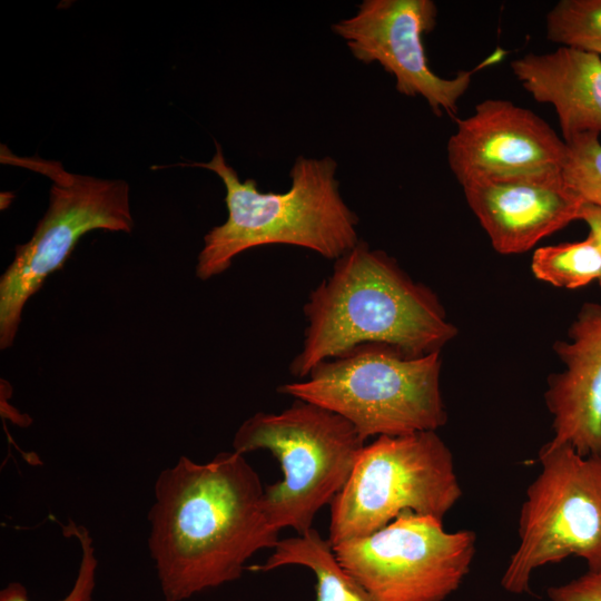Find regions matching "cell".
I'll return each mask as SVG.
<instances>
[{
	"instance_id": "5",
	"label": "cell",
	"mask_w": 601,
	"mask_h": 601,
	"mask_svg": "<svg viewBox=\"0 0 601 601\" xmlns=\"http://www.w3.org/2000/svg\"><path fill=\"white\" fill-rule=\"evenodd\" d=\"M364 445L347 420L302 400L280 413L252 415L233 440L239 454L266 450L276 457L283 477L264 490V509L275 529L297 534L343 489Z\"/></svg>"
},
{
	"instance_id": "14",
	"label": "cell",
	"mask_w": 601,
	"mask_h": 601,
	"mask_svg": "<svg viewBox=\"0 0 601 601\" xmlns=\"http://www.w3.org/2000/svg\"><path fill=\"white\" fill-rule=\"evenodd\" d=\"M511 69L532 98L554 107L564 142L601 134V56L561 46L524 55Z\"/></svg>"
},
{
	"instance_id": "9",
	"label": "cell",
	"mask_w": 601,
	"mask_h": 601,
	"mask_svg": "<svg viewBox=\"0 0 601 601\" xmlns=\"http://www.w3.org/2000/svg\"><path fill=\"white\" fill-rule=\"evenodd\" d=\"M476 535L405 511L380 530L333 545L341 565L375 601H445L469 574Z\"/></svg>"
},
{
	"instance_id": "1",
	"label": "cell",
	"mask_w": 601,
	"mask_h": 601,
	"mask_svg": "<svg viewBox=\"0 0 601 601\" xmlns=\"http://www.w3.org/2000/svg\"><path fill=\"white\" fill-rule=\"evenodd\" d=\"M264 490L235 451L206 463L180 456L159 473L147 544L166 601L238 580L256 552L275 548L279 531L266 515Z\"/></svg>"
},
{
	"instance_id": "20",
	"label": "cell",
	"mask_w": 601,
	"mask_h": 601,
	"mask_svg": "<svg viewBox=\"0 0 601 601\" xmlns=\"http://www.w3.org/2000/svg\"><path fill=\"white\" fill-rule=\"evenodd\" d=\"M550 601H601V571L587 573L548 590Z\"/></svg>"
},
{
	"instance_id": "18",
	"label": "cell",
	"mask_w": 601,
	"mask_h": 601,
	"mask_svg": "<svg viewBox=\"0 0 601 601\" xmlns=\"http://www.w3.org/2000/svg\"><path fill=\"white\" fill-rule=\"evenodd\" d=\"M566 144L562 177L584 204L601 209V142L599 135H583Z\"/></svg>"
},
{
	"instance_id": "13",
	"label": "cell",
	"mask_w": 601,
	"mask_h": 601,
	"mask_svg": "<svg viewBox=\"0 0 601 601\" xmlns=\"http://www.w3.org/2000/svg\"><path fill=\"white\" fill-rule=\"evenodd\" d=\"M553 351L564 365L546 380L544 401L552 415L551 447L579 455L601 453V305L584 303Z\"/></svg>"
},
{
	"instance_id": "4",
	"label": "cell",
	"mask_w": 601,
	"mask_h": 601,
	"mask_svg": "<svg viewBox=\"0 0 601 601\" xmlns=\"http://www.w3.org/2000/svg\"><path fill=\"white\" fill-rule=\"evenodd\" d=\"M441 368V352L411 357L368 343L318 363L305 378L277 391L341 415L366 441L444 426Z\"/></svg>"
},
{
	"instance_id": "6",
	"label": "cell",
	"mask_w": 601,
	"mask_h": 601,
	"mask_svg": "<svg viewBox=\"0 0 601 601\" xmlns=\"http://www.w3.org/2000/svg\"><path fill=\"white\" fill-rule=\"evenodd\" d=\"M461 496L453 454L436 431L378 436L329 503L328 541L371 534L405 511L443 520Z\"/></svg>"
},
{
	"instance_id": "2",
	"label": "cell",
	"mask_w": 601,
	"mask_h": 601,
	"mask_svg": "<svg viewBox=\"0 0 601 601\" xmlns=\"http://www.w3.org/2000/svg\"><path fill=\"white\" fill-rule=\"evenodd\" d=\"M303 311V347L289 364L299 380L362 344L418 357L442 352L457 335L436 294L364 240L334 260L332 274L309 293Z\"/></svg>"
},
{
	"instance_id": "7",
	"label": "cell",
	"mask_w": 601,
	"mask_h": 601,
	"mask_svg": "<svg viewBox=\"0 0 601 601\" xmlns=\"http://www.w3.org/2000/svg\"><path fill=\"white\" fill-rule=\"evenodd\" d=\"M1 161L43 174L52 180L49 206L31 238L16 247L0 278V347L16 338L28 299L67 260L79 239L96 229L131 233L129 184L72 174L58 161L1 152Z\"/></svg>"
},
{
	"instance_id": "16",
	"label": "cell",
	"mask_w": 601,
	"mask_h": 601,
	"mask_svg": "<svg viewBox=\"0 0 601 601\" xmlns=\"http://www.w3.org/2000/svg\"><path fill=\"white\" fill-rule=\"evenodd\" d=\"M531 270L536 279L577 289L601 278V246L589 235L579 242L542 246L534 250Z\"/></svg>"
},
{
	"instance_id": "3",
	"label": "cell",
	"mask_w": 601,
	"mask_h": 601,
	"mask_svg": "<svg viewBox=\"0 0 601 601\" xmlns=\"http://www.w3.org/2000/svg\"><path fill=\"white\" fill-rule=\"evenodd\" d=\"M215 146L208 162L180 165L214 171L226 189L228 216L204 237L196 265L199 279L223 274L250 248L290 245L336 260L359 242L358 217L341 196L337 162L332 157L298 156L289 171V189L263 193L255 179L240 180L216 140Z\"/></svg>"
},
{
	"instance_id": "8",
	"label": "cell",
	"mask_w": 601,
	"mask_h": 601,
	"mask_svg": "<svg viewBox=\"0 0 601 601\" xmlns=\"http://www.w3.org/2000/svg\"><path fill=\"white\" fill-rule=\"evenodd\" d=\"M541 471L526 490L519 519V545L501 585L529 592L533 572L568 556L601 571V453L579 455L571 446L543 445Z\"/></svg>"
},
{
	"instance_id": "21",
	"label": "cell",
	"mask_w": 601,
	"mask_h": 601,
	"mask_svg": "<svg viewBox=\"0 0 601 601\" xmlns=\"http://www.w3.org/2000/svg\"><path fill=\"white\" fill-rule=\"evenodd\" d=\"M579 220H583L588 225L589 233L598 239L601 246V209L595 206L584 204L581 209ZM599 285L601 288V278L599 279Z\"/></svg>"
},
{
	"instance_id": "10",
	"label": "cell",
	"mask_w": 601,
	"mask_h": 601,
	"mask_svg": "<svg viewBox=\"0 0 601 601\" xmlns=\"http://www.w3.org/2000/svg\"><path fill=\"white\" fill-rule=\"evenodd\" d=\"M436 17L431 0H364L353 17L333 23L332 31L346 41L356 60L377 62L393 75L400 93L421 96L436 116L453 115L479 67L453 78L430 68L423 36L434 29Z\"/></svg>"
},
{
	"instance_id": "19",
	"label": "cell",
	"mask_w": 601,
	"mask_h": 601,
	"mask_svg": "<svg viewBox=\"0 0 601 601\" xmlns=\"http://www.w3.org/2000/svg\"><path fill=\"white\" fill-rule=\"evenodd\" d=\"M61 528L66 536L77 539L81 558L73 585L57 601H92L98 568L93 540L87 528L72 521ZM0 601H29L27 589L19 582H11L0 591Z\"/></svg>"
},
{
	"instance_id": "11",
	"label": "cell",
	"mask_w": 601,
	"mask_h": 601,
	"mask_svg": "<svg viewBox=\"0 0 601 601\" xmlns=\"http://www.w3.org/2000/svg\"><path fill=\"white\" fill-rule=\"evenodd\" d=\"M566 144L538 115L509 100L487 99L457 120L449 165L462 188L473 184L561 174Z\"/></svg>"
},
{
	"instance_id": "12",
	"label": "cell",
	"mask_w": 601,
	"mask_h": 601,
	"mask_svg": "<svg viewBox=\"0 0 601 601\" xmlns=\"http://www.w3.org/2000/svg\"><path fill=\"white\" fill-rule=\"evenodd\" d=\"M465 199L500 254H522L579 220L583 200L561 174L492 180L463 187Z\"/></svg>"
},
{
	"instance_id": "15",
	"label": "cell",
	"mask_w": 601,
	"mask_h": 601,
	"mask_svg": "<svg viewBox=\"0 0 601 601\" xmlns=\"http://www.w3.org/2000/svg\"><path fill=\"white\" fill-rule=\"evenodd\" d=\"M265 563L250 565L255 572H267L285 565L309 569L316 579V601H375L338 562L328 539L315 529L279 540Z\"/></svg>"
},
{
	"instance_id": "17",
	"label": "cell",
	"mask_w": 601,
	"mask_h": 601,
	"mask_svg": "<svg viewBox=\"0 0 601 601\" xmlns=\"http://www.w3.org/2000/svg\"><path fill=\"white\" fill-rule=\"evenodd\" d=\"M546 37L601 56V0H561L546 14Z\"/></svg>"
}]
</instances>
